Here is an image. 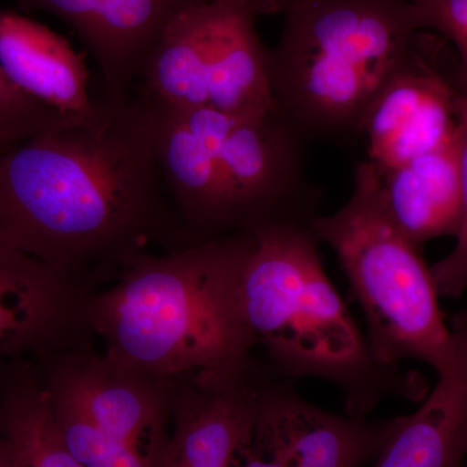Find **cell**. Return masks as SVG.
Returning <instances> with one entry per match:
<instances>
[{"mask_svg":"<svg viewBox=\"0 0 467 467\" xmlns=\"http://www.w3.org/2000/svg\"><path fill=\"white\" fill-rule=\"evenodd\" d=\"M0 243L91 291L152 248L198 243L169 199L142 104L3 149Z\"/></svg>","mask_w":467,"mask_h":467,"instance_id":"obj_1","label":"cell"},{"mask_svg":"<svg viewBox=\"0 0 467 467\" xmlns=\"http://www.w3.org/2000/svg\"><path fill=\"white\" fill-rule=\"evenodd\" d=\"M254 232L144 254L92 292L88 322L109 359L173 389L241 376L256 347L243 317V267Z\"/></svg>","mask_w":467,"mask_h":467,"instance_id":"obj_2","label":"cell"},{"mask_svg":"<svg viewBox=\"0 0 467 467\" xmlns=\"http://www.w3.org/2000/svg\"><path fill=\"white\" fill-rule=\"evenodd\" d=\"M310 223H279L254 232L241 304L272 376L333 384L346 414L368 418L387 399L422 401L425 378L384 364L326 273Z\"/></svg>","mask_w":467,"mask_h":467,"instance_id":"obj_3","label":"cell"},{"mask_svg":"<svg viewBox=\"0 0 467 467\" xmlns=\"http://www.w3.org/2000/svg\"><path fill=\"white\" fill-rule=\"evenodd\" d=\"M143 109L162 182L193 242L321 214L324 196L306 175L309 140L278 109Z\"/></svg>","mask_w":467,"mask_h":467,"instance_id":"obj_4","label":"cell"},{"mask_svg":"<svg viewBox=\"0 0 467 467\" xmlns=\"http://www.w3.org/2000/svg\"><path fill=\"white\" fill-rule=\"evenodd\" d=\"M269 51L276 109L306 140L359 135L362 119L420 30L409 0H285Z\"/></svg>","mask_w":467,"mask_h":467,"instance_id":"obj_5","label":"cell"},{"mask_svg":"<svg viewBox=\"0 0 467 467\" xmlns=\"http://www.w3.org/2000/svg\"><path fill=\"white\" fill-rule=\"evenodd\" d=\"M310 227L339 261L376 358L389 365L420 361L441 373L450 362L451 333L431 267L389 216L374 165L358 162L348 202Z\"/></svg>","mask_w":467,"mask_h":467,"instance_id":"obj_6","label":"cell"},{"mask_svg":"<svg viewBox=\"0 0 467 467\" xmlns=\"http://www.w3.org/2000/svg\"><path fill=\"white\" fill-rule=\"evenodd\" d=\"M276 12L275 0H207L181 12L150 52L134 99L150 109L276 110L256 27Z\"/></svg>","mask_w":467,"mask_h":467,"instance_id":"obj_7","label":"cell"},{"mask_svg":"<svg viewBox=\"0 0 467 467\" xmlns=\"http://www.w3.org/2000/svg\"><path fill=\"white\" fill-rule=\"evenodd\" d=\"M43 383L84 411L103 434L160 467L169 441L171 389L94 348L36 361Z\"/></svg>","mask_w":467,"mask_h":467,"instance_id":"obj_8","label":"cell"},{"mask_svg":"<svg viewBox=\"0 0 467 467\" xmlns=\"http://www.w3.org/2000/svg\"><path fill=\"white\" fill-rule=\"evenodd\" d=\"M91 290L0 243V368L94 348Z\"/></svg>","mask_w":467,"mask_h":467,"instance_id":"obj_9","label":"cell"},{"mask_svg":"<svg viewBox=\"0 0 467 467\" xmlns=\"http://www.w3.org/2000/svg\"><path fill=\"white\" fill-rule=\"evenodd\" d=\"M396 423L398 417L330 413L306 400L295 383L266 373L251 438L282 467H364L377 459Z\"/></svg>","mask_w":467,"mask_h":467,"instance_id":"obj_10","label":"cell"},{"mask_svg":"<svg viewBox=\"0 0 467 467\" xmlns=\"http://www.w3.org/2000/svg\"><path fill=\"white\" fill-rule=\"evenodd\" d=\"M207 0H17L26 12L63 21L91 52L101 77V103L121 109L134 99L140 70L169 24Z\"/></svg>","mask_w":467,"mask_h":467,"instance_id":"obj_11","label":"cell"},{"mask_svg":"<svg viewBox=\"0 0 467 467\" xmlns=\"http://www.w3.org/2000/svg\"><path fill=\"white\" fill-rule=\"evenodd\" d=\"M457 94L416 50L384 84L362 119L368 161L379 173L441 149L457 138Z\"/></svg>","mask_w":467,"mask_h":467,"instance_id":"obj_12","label":"cell"},{"mask_svg":"<svg viewBox=\"0 0 467 467\" xmlns=\"http://www.w3.org/2000/svg\"><path fill=\"white\" fill-rule=\"evenodd\" d=\"M264 377L254 365L241 376L173 387L171 431L160 467H239Z\"/></svg>","mask_w":467,"mask_h":467,"instance_id":"obj_13","label":"cell"},{"mask_svg":"<svg viewBox=\"0 0 467 467\" xmlns=\"http://www.w3.org/2000/svg\"><path fill=\"white\" fill-rule=\"evenodd\" d=\"M451 355L422 405L398 417L376 467H466L467 308L451 318Z\"/></svg>","mask_w":467,"mask_h":467,"instance_id":"obj_14","label":"cell"},{"mask_svg":"<svg viewBox=\"0 0 467 467\" xmlns=\"http://www.w3.org/2000/svg\"><path fill=\"white\" fill-rule=\"evenodd\" d=\"M0 67L33 99L84 122L104 112L88 94L84 55L64 36L16 12L0 9Z\"/></svg>","mask_w":467,"mask_h":467,"instance_id":"obj_15","label":"cell"},{"mask_svg":"<svg viewBox=\"0 0 467 467\" xmlns=\"http://www.w3.org/2000/svg\"><path fill=\"white\" fill-rule=\"evenodd\" d=\"M379 180L389 216L418 247L457 235L462 218L459 130L453 142L382 171Z\"/></svg>","mask_w":467,"mask_h":467,"instance_id":"obj_16","label":"cell"},{"mask_svg":"<svg viewBox=\"0 0 467 467\" xmlns=\"http://www.w3.org/2000/svg\"><path fill=\"white\" fill-rule=\"evenodd\" d=\"M0 423L15 467H82L61 439L36 361L0 368Z\"/></svg>","mask_w":467,"mask_h":467,"instance_id":"obj_17","label":"cell"},{"mask_svg":"<svg viewBox=\"0 0 467 467\" xmlns=\"http://www.w3.org/2000/svg\"><path fill=\"white\" fill-rule=\"evenodd\" d=\"M82 122L33 99L0 67V149Z\"/></svg>","mask_w":467,"mask_h":467,"instance_id":"obj_18","label":"cell"},{"mask_svg":"<svg viewBox=\"0 0 467 467\" xmlns=\"http://www.w3.org/2000/svg\"><path fill=\"white\" fill-rule=\"evenodd\" d=\"M457 130H459V160L462 218L456 245L447 257L431 266L439 296L459 299L467 288V100L457 95Z\"/></svg>","mask_w":467,"mask_h":467,"instance_id":"obj_19","label":"cell"},{"mask_svg":"<svg viewBox=\"0 0 467 467\" xmlns=\"http://www.w3.org/2000/svg\"><path fill=\"white\" fill-rule=\"evenodd\" d=\"M427 29L441 33L459 55L453 88L467 100V0H429L423 3Z\"/></svg>","mask_w":467,"mask_h":467,"instance_id":"obj_20","label":"cell"},{"mask_svg":"<svg viewBox=\"0 0 467 467\" xmlns=\"http://www.w3.org/2000/svg\"><path fill=\"white\" fill-rule=\"evenodd\" d=\"M0 467H15L14 454H12L11 442L0 423Z\"/></svg>","mask_w":467,"mask_h":467,"instance_id":"obj_21","label":"cell"},{"mask_svg":"<svg viewBox=\"0 0 467 467\" xmlns=\"http://www.w3.org/2000/svg\"><path fill=\"white\" fill-rule=\"evenodd\" d=\"M409 2L417 3V5H423V3L429 2V0H409Z\"/></svg>","mask_w":467,"mask_h":467,"instance_id":"obj_22","label":"cell"},{"mask_svg":"<svg viewBox=\"0 0 467 467\" xmlns=\"http://www.w3.org/2000/svg\"><path fill=\"white\" fill-rule=\"evenodd\" d=\"M279 2H284V0H279Z\"/></svg>","mask_w":467,"mask_h":467,"instance_id":"obj_23","label":"cell"},{"mask_svg":"<svg viewBox=\"0 0 467 467\" xmlns=\"http://www.w3.org/2000/svg\"><path fill=\"white\" fill-rule=\"evenodd\" d=\"M3 149H0V152H2Z\"/></svg>","mask_w":467,"mask_h":467,"instance_id":"obj_24","label":"cell"},{"mask_svg":"<svg viewBox=\"0 0 467 467\" xmlns=\"http://www.w3.org/2000/svg\"><path fill=\"white\" fill-rule=\"evenodd\" d=\"M466 467H467V463H466Z\"/></svg>","mask_w":467,"mask_h":467,"instance_id":"obj_25","label":"cell"}]
</instances>
